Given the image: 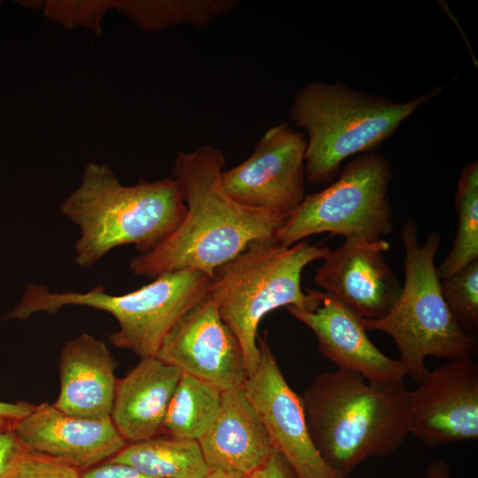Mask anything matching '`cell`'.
Instances as JSON below:
<instances>
[{"instance_id":"cell-6","label":"cell","mask_w":478,"mask_h":478,"mask_svg":"<svg viewBox=\"0 0 478 478\" xmlns=\"http://www.w3.org/2000/svg\"><path fill=\"white\" fill-rule=\"evenodd\" d=\"M405 282L391 311L379 320H365L366 331H382L394 340L405 374L420 383L428 374L425 361L433 356L453 361L474 358L477 337L462 330L441 291L435 264L442 237L430 232L420 244L418 225L407 220L402 226Z\"/></svg>"},{"instance_id":"cell-29","label":"cell","mask_w":478,"mask_h":478,"mask_svg":"<svg viewBox=\"0 0 478 478\" xmlns=\"http://www.w3.org/2000/svg\"><path fill=\"white\" fill-rule=\"evenodd\" d=\"M35 405L27 402L8 403L0 401V418L18 420L31 412Z\"/></svg>"},{"instance_id":"cell-8","label":"cell","mask_w":478,"mask_h":478,"mask_svg":"<svg viewBox=\"0 0 478 478\" xmlns=\"http://www.w3.org/2000/svg\"><path fill=\"white\" fill-rule=\"evenodd\" d=\"M391 177L390 164L381 154L368 152L351 159L330 186L305 197L276 232V242L291 246L321 233L345 239H382L393 227Z\"/></svg>"},{"instance_id":"cell-27","label":"cell","mask_w":478,"mask_h":478,"mask_svg":"<svg viewBox=\"0 0 478 478\" xmlns=\"http://www.w3.org/2000/svg\"><path fill=\"white\" fill-rule=\"evenodd\" d=\"M81 478H154L126 464L106 461L81 473Z\"/></svg>"},{"instance_id":"cell-10","label":"cell","mask_w":478,"mask_h":478,"mask_svg":"<svg viewBox=\"0 0 478 478\" xmlns=\"http://www.w3.org/2000/svg\"><path fill=\"white\" fill-rule=\"evenodd\" d=\"M406 393L409 433L427 446L478 438V364L473 358L446 363L428 371Z\"/></svg>"},{"instance_id":"cell-5","label":"cell","mask_w":478,"mask_h":478,"mask_svg":"<svg viewBox=\"0 0 478 478\" xmlns=\"http://www.w3.org/2000/svg\"><path fill=\"white\" fill-rule=\"evenodd\" d=\"M328 251L304 240L283 246L274 238L260 239L215 269L208 295L241 344L247 376L260 361L257 332L261 320L281 306L313 304L315 290L303 291L302 273Z\"/></svg>"},{"instance_id":"cell-30","label":"cell","mask_w":478,"mask_h":478,"mask_svg":"<svg viewBox=\"0 0 478 478\" xmlns=\"http://www.w3.org/2000/svg\"><path fill=\"white\" fill-rule=\"evenodd\" d=\"M425 478H450V467L446 461L436 459L427 468Z\"/></svg>"},{"instance_id":"cell-3","label":"cell","mask_w":478,"mask_h":478,"mask_svg":"<svg viewBox=\"0 0 478 478\" xmlns=\"http://www.w3.org/2000/svg\"><path fill=\"white\" fill-rule=\"evenodd\" d=\"M183 203L173 178L123 185L112 169L91 162L80 185L60 204V212L81 235L74 262L89 268L116 247L133 244L139 254L155 249L181 224Z\"/></svg>"},{"instance_id":"cell-26","label":"cell","mask_w":478,"mask_h":478,"mask_svg":"<svg viewBox=\"0 0 478 478\" xmlns=\"http://www.w3.org/2000/svg\"><path fill=\"white\" fill-rule=\"evenodd\" d=\"M15 430L14 420L0 418V478H12L25 451Z\"/></svg>"},{"instance_id":"cell-15","label":"cell","mask_w":478,"mask_h":478,"mask_svg":"<svg viewBox=\"0 0 478 478\" xmlns=\"http://www.w3.org/2000/svg\"><path fill=\"white\" fill-rule=\"evenodd\" d=\"M286 309L315 334L321 355L339 369L374 383L397 382L406 375L399 359L386 356L371 342L363 318L325 292L316 290L307 308Z\"/></svg>"},{"instance_id":"cell-1","label":"cell","mask_w":478,"mask_h":478,"mask_svg":"<svg viewBox=\"0 0 478 478\" xmlns=\"http://www.w3.org/2000/svg\"><path fill=\"white\" fill-rule=\"evenodd\" d=\"M225 163L222 150L209 144L178 153L173 179L186 214L155 249L130 260L135 275L154 279L191 268L213 278L217 267L234 259L251 242L275 239L287 217L234 200L221 182Z\"/></svg>"},{"instance_id":"cell-20","label":"cell","mask_w":478,"mask_h":478,"mask_svg":"<svg viewBox=\"0 0 478 478\" xmlns=\"http://www.w3.org/2000/svg\"><path fill=\"white\" fill-rule=\"evenodd\" d=\"M222 391L201 379L181 373L159 433L199 441L215 422Z\"/></svg>"},{"instance_id":"cell-11","label":"cell","mask_w":478,"mask_h":478,"mask_svg":"<svg viewBox=\"0 0 478 478\" xmlns=\"http://www.w3.org/2000/svg\"><path fill=\"white\" fill-rule=\"evenodd\" d=\"M259 340L260 361L243 389L261 418L273 447L297 478H345L330 468L311 438L301 395L287 382L267 342Z\"/></svg>"},{"instance_id":"cell-28","label":"cell","mask_w":478,"mask_h":478,"mask_svg":"<svg viewBox=\"0 0 478 478\" xmlns=\"http://www.w3.org/2000/svg\"><path fill=\"white\" fill-rule=\"evenodd\" d=\"M248 475L250 478H297L288 461L275 449L261 466Z\"/></svg>"},{"instance_id":"cell-17","label":"cell","mask_w":478,"mask_h":478,"mask_svg":"<svg viewBox=\"0 0 478 478\" xmlns=\"http://www.w3.org/2000/svg\"><path fill=\"white\" fill-rule=\"evenodd\" d=\"M198 443L210 470L245 474L261 466L274 449L243 385L222 391L220 413Z\"/></svg>"},{"instance_id":"cell-18","label":"cell","mask_w":478,"mask_h":478,"mask_svg":"<svg viewBox=\"0 0 478 478\" xmlns=\"http://www.w3.org/2000/svg\"><path fill=\"white\" fill-rule=\"evenodd\" d=\"M181 372L157 357L141 358L117 379L111 419L126 442L158 436Z\"/></svg>"},{"instance_id":"cell-19","label":"cell","mask_w":478,"mask_h":478,"mask_svg":"<svg viewBox=\"0 0 478 478\" xmlns=\"http://www.w3.org/2000/svg\"><path fill=\"white\" fill-rule=\"evenodd\" d=\"M154 478H204L211 470L198 441L156 436L126 444L108 459Z\"/></svg>"},{"instance_id":"cell-21","label":"cell","mask_w":478,"mask_h":478,"mask_svg":"<svg viewBox=\"0 0 478 478\" xmlns=\"http://www.w3.org/2000/svg\"><path fill=\"white\" fill-rule=\"evenodd\" d=\"M236 0H126L113 1V8L142 30L157 32L188 24L204 27L233 11Z\"/></svg>"},{"instance_id":"cell-22","label":"cell","mask_w":478,"mask_h":478,"mask_svg":"<svg viewBox=\"0 0 478 478\" xmlns=\"http://www.w3.org/2000/svg\"><path fill=\"white\" fill-rule=\"evenodd\" d=\"M458 227L448 256L437 267L440 279L478 260V162L463 167L455 196Z\"/></svg>"},{"instance_id":"cell-9","label":"cell","mask_w":478,"mask_h":478,"mask_svg":"<svg viewBox=\"0 0 478 478\" xmlns=\"http://www.w3.org/2000/svg\"><path fill=\"white\" fill-rule=\"evenodd\" d=\"M306 145L285 121L268 128L245 160L222 172L224 189L241 204L288 217L305 197Z\"/></svg>"},{"instance_id":"cell-4","label":"cell","mask_w":478,"mask_h":478,"mask_svg":"<svg viewBox=\"0 0 478 478\" xmlns=\"http://www.w3.org/2000/svg\"><path fill=\"white\" fill-rule=\"evenodd\" d=\"M442 87L405 102L356 91L341 81H312L295 96L293 124L306 137L305 179L315 185L334 181L343 160L372 152Z\"/></svg>"},{"instance_id":"cell-25","label":"cell","mask_w":478,"mask_h":478,"mask_svg":"<svg viewBox=\"0 0 478 478\" xmlns=\"http://www.w3.org/2000/svg\"><path fill=\"white\" fill-rule=\"evenodd\" d=\"M12 478H81V471L47 456L25 450Z\"/></svg>"},{"instance_id":"cell-24","label":"cell","mask_w":478,"mask_h":478,"mask_svg":"<svg viewBox=\"0 0 478 478\" xmlns=\"http://www.w3.org/2000/svg\"><path fill=\"white\" fill-rule=\"evenodd\" d=\"M44 5L45 14L66 27L87 26L97 33L101 18L113 8V1H48Z\"/></svg>"},{"instance_id":"cell-12","label":"cell","mask_w":478,"mask_h":478,"mask_svg":"<svg viewBox=\"0 0 478 478\" xmlns=\"http://www.w3.org/2000/svg\"><path fill=\"white\" fill-rule=\"evenodd\" d=\"M155 357L220 391L243 386L247 377L241 344L209 295L173 326Z\"/></svg>"},{"instance_id":"cell-7","label":"cell","mask_w":478,"mask_h":478,"mask_svg":"<svg viewBox=\"0 0 478 478\" xmlns=\"http://www.w3.org/2000/svg\"><path fill=\"white\" fill-rule=\"evenodd\" d=\"M129 293L112 295L102 285L87 292H51L40 284L27 287L7 319L26 320L36 312L55 314L65 306L92 307L111 313L120 328L112 343L141 358L155 357L173 326L209 293L212 278L197 269L163 274Z\"/></svg>"},{"instance_id":"cell-13","label":"cell","mask_w":478,"mask_h":478,"mask_svg":"<svg viewBox=\"0 0 478 478\" xmlns=\"http://www.w3.org/2000/svg\"><path fill=\"white\" fill-rule=\"evenodd\" d=\"M389 248L383 239H345L328 251L314 282L361 318L382 319L394 307L402 289L385 260Z\"/></svg>"},{"instance_id":"cell-16","label":"cell","mask_w":478,"mask_h":478,"mask_svg":"<svg viewBox=\"0 0 478 478\" xmlns=\"http://www.w3.org/2000/svg\"><path fill=\"white\" fill-rule=\"evenodd\" d=\"M117 362L104 342L81 334L62 347L60 390L53 405L84 418L110 417L117 378Z\"/></svg>"},{"instance_id":"cell-23","label":"cell","mask_w":478,"mask_h":478,"mask_svg":"<svg viewBox=\"0 0 478 478\" xmlns=\"http://www.w3.org/2000/svg\"><path fill=\"white\" fill-rule=\"evenodd\" d=\"M442 295L459 326L478 335V260L440 281Z\"/></svg>"},{"instance_id":"cell-2","label":"cell","mask_w":478,"mask_h":478,"mask_svg":"<svg viewBox=\"0 0 478 478\" xmlns=\"http://www.w3.org/2000/svg\"><path fill=\"white\" fill-rule=\"evenodd\" d=\"M404 380L374 383L337 369L320 374L301 395L311 438L322 459L347 478L374 457L395 452L409 434Z\"/></svg>"},{"instance_id":"cell-31","label":"cell","mask_w":478,"mask_h":478,"mask_svg":"<svg viewBox=\"0 0 478 478\" xmlns=\"http://www.w3.org/2000/svg\"><path fill=\"white\" fill-rule=\"evenodd\" d=\"M204 478H250L248 474L224 469L211 470Z\"/></svg>"},{"instance_id":"cell-14","label":"cell","mask_w":478,"mask_h":478,"mask_svg":"<svg viewBox=\"0 0 478 478\" xmlns=\"http://www.w3.org/2000/svg\"><path fill=\"white\" fill-rule=\"evenodd\" d=\"M14 430L27 451L79 470L110 459L127 444L111 417L73 416L50 403L35 405L29 414L14 420Z\"/></svg>"}]
</instances>
